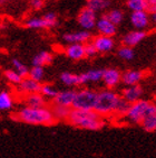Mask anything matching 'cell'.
I'll return each mask as SVG.
<instances>
[{
    "instance_id": "1",
    "label": "cell",
    "mask_w": 156,
    "mask_h": 158,
    "mask_svg": "<svg viewBox=\"0 0 156 158\" xmlns=\"http://www.w3.org/2000/svg\"><path fill=\"white\" fill-rule=\"evenodd\" d=\"M12 118L17 121L33 126H53L57 122L51 111V108L48 106L40 108L24 106Z\"/></svg>"
},
{
    "instance_id": "2",
    "label": "cell",
    "mask_w": 156,
    "mask_h": 158,
    "mask_svg": "<svg viewBox=\"0 0 156 158\" xmlns=\"http://www.w3.org/2000/svg\"><path fill=\"white\" fill-rule=\"evenodd\" d=\"M66 121L72 127L86 130H99L105 127L106 120L94 110L70 109Z\"/></svg>"
},
{
    "instance_id": "3",
    "label": "cell",
    "mask_w": 156,
    "mask_h": 158,
    "mask_svg": "<svg viewBox=\"0 0 156 158\" xmlns=\"http://www.w3.org/2000/svg\"><path fill=\"white\" fill-rule=\"evenodd\" d=\"M120 99V94L111 89H106L97 92V100L94 111H96L103 118L114 116L115 109Z\"/></svg>"
},
{
    "instance_id": "4",
    "label": "cell",
    "mask_w": 156,
    "mask_h": 158,
    "mask_svg": "<svg viewBox=\"0 0 156 158\" xmlns=\"http://www.w3.org/2000/svg\"><path fill=\"white\" fill-rule=\"evenodd\" d=\"M156 113V106L154 102L148 100H141L136 101L134 103L129 104V108L127 110L125 118L132 123H141L142 120L147 114H153Z\"/></svg>"
},
{
    "instance_id": "5",
    "label": "cell",
    "mask_w": 156,
    "mask_h": 158,
    "mask_svg": "<svg viewBox=\"0 0 156 158\" xmlns=\"http://www.w3.org/2000/svg\"><path fill=\"white\" fill-rule=\"evenodd\" d=\"M97 100V92L90 89H83L77 91L75 94V99L72 102V109L77 110H94Z\"/></svg>"
},
{
    "instance_id": "6",
    "label": "cell",
    "mask_w": 156,
    "mask_h": 158,
    "mask_svg": "<svg viewBox=\"0 0 156 158\" xmlns=\"http://www.w3.org/2000/svg\"><path fill=\"white\" fill-rule=\"evenodd\" d=\"M58 25V17L55 12H47L41 17L30 18L25 23V26L30 29H48Z\"/></svg>"
},
{
    "instance_id": "7",
    "label": "cell",
    "mask_w": 156,
    "mask_h": 158,
    "mask_svg": "<svg viewBox=\"0 0 156 158\" xmlns=\"http://www.w3.org/2000/svg\"><path fill=\"white\" fill-rule=\"evenodd\" d=\"M77 20L81 29L90 31L92 29L95 28L97 20V14L94 12L93 10H90L87 7H84V8H81V10L78 14Z\"/></svg>"
},
{
    "instance_id": "8",
    "label": "cell",
    "mask_w": 156,
    "mask_h": 158,
    "mask_svg": "<svg viewBox=\"0 0 156 158\" xmlns=\"http://www.w3.org/2000/svg\"><path fill=\"white\" fill-rule=\"evenodd\" d=\"M131 21L132 25L138 31H145L150 27V15L146 10L143 11H133L131 15Z\"/></svg>"
},
{
    "instance_id": "9",
    "label": "cell",
    "mask_w": 156,
    "mask_h": 158,
    "mask_svg": "<svg viewBox=\"0 0 156 158\" xmlns=\"http://www.w3.org/2000/svg\"><path fill=\"white\" fill-rule=\"evenodd\" d=\"M122 80V73L117 69H106L103 70L102 81L104 82L107 89L113 90L120 83Z\"/></svg>"
},
{
    "instance_id": "10",
    "label": "cell",
    "mask_w": 156,
    "mask_h": 158,
    "mask_svg": "<svg viewBox=\"0 0 156 158\" xmlns=\"http://www.w3.org/2000/svg\"><path fill=\"white\" fill-rule=\"evenodd\" d=\"M95 28L97 29L99 35H103V36L113 37L117 33V26H115L113 23H111L104 15L96 20Z\"/></svg>"
},
{
    "instance_id": "11",
    "label": "cell",
    "mask_w": 156,
    "mask_h": 158,
    "mask_svg": "<svg viewBox=\"0 0 156 158\" xmlns=\"http://www.w3.org/2000/svg\"><path fill=\"white\" fill-rule=\"evenodd\" d=\"M63 38L67 44H86L92 40V34L88 31L81 29L74 33L65 34Z\"/></svg>"
},
{
    "instance_id": "12",
    "label": "cell",
    "mask_w": 156,
    "mask_h": 158,
    "mask_svg": "<svg viewBox=\"0 0 156 158\" xmlns=\"http://www.w3.org/2000/svg\"><path fill=\"white\" fill-rule=\"evenodd\" d=\"M93 45L95 46L97 53H108L113 51L115 47V40L113 37L109 36H103V35H98L94 38Z\"/></svg>"
},
{
    "instance_id": "13",
    "label": "cell",
    "mask_w": 156,
    "mask_h": 158,
    "mask_svg": "<svg viewBox=\"0 0 156 158\" xmlns=\"http://www.w3.org/2000/svg\"><path fill=\"white\" fill-rule=\"evenodd\" d=\"M142 95H143V89L139 84L137 85H131L127 86L126 89H124L122 91L120 97L123 98L124 100L127 101L128 103H134L136 101L141 100Z\"/></svg>"
},
{
    "instance_id": "14",
    "label": "cell",
    "mask_w": 156,
    "mask_h": 158,
    "mask_svg": "<svg viewBox=\"0 0 156 158\" xmlns=\"http://www.w3.org/2000/svg\"><path fill=\"white\" fill-rule=\"evenodd\" d=\"M40 88H41L40 82H36V81L29 79L28 76L24 77L22 81L18 84L19 93L24 95L31 94V93H38V92H40Z\"/></svg>"
},
{
    "instance_id": "15",
    "label": "cell",
    "mask_w": 156,
    "mask_h": 158,
    "mask_svg": "<svg viewBox=\"0 0 156 158\" xmlns=\"http://www.w3.org/2000/svg\"><path fill=\"white\" fill-rule=\"evenodd\" d=\"M147 36V33L145 31H138L135 29L133 31H129L123 37L122 43L124 46H128V47H134V46L138 45L142 40H144V38Z\"/></svg>"
},
{
    "instance_id": "16",
    "label": "cell",
    "mask_w": 156,
    "mask_h": 158,
    "mask_svg": "<svg viewBox=\"0 0 156 158\" xmlns=\"http://www.w3.org/2000/svg\"><path fill=\"white\" fill-rule=\"evenodd\" d=\"M144 72L143 71H135V70H128L122 74V80L120 82H123L126 86L131 85H137L141 83V81L144 79Z\"/></svg>"
},
{
    "instance_id": "17",
    "label": "cell",
    "mask_w": 156,
    "mask_h": 158,
    "mask_svg": "<svg viewBox=\"0 0 156 158\" xmlns=\"http://www.w3.org/2000/svg\"><path fill=\"white\" fill-rule=\"evenodd\" d=\"M76 91L74 90H66L63 92H58L57 95L54 98V104L60 106H66V108H70L72 109V102L75 99Z\"/></svg>"
},
{
    "instance_id": "18",
    "label": "cell",
    "mask_w": 156,
    "mask_h": 158,
    "mask_svg": "<svg viewBox=\"0 0 156 158\" xmlns=\"http://www.w3.org/2000/svg\"><path fill=\"white\" fill-rule=\"evenodd\" d=\"M65 54L72 61H80L85 57L84 44H69L65 49Z\"/></svg>"
},
{
    "instance_id": "19",
    "label": "cell",
    "mask_w": 156,
    "mask_h": 158,
    "mask_svg": "<svg viewBox=\"0 0 156 158\" xmlns=\"http://www.w3.org/2000/svg\"><path fill=\"white\" fill-rule=\"evenodd\" d=\"M25 103H26V106L40 108V106H47V101H46V98H44L38 92V93H31V94L25 95Z\"/></svg>"
},
{
    "instance_id": "20",
    "label": "cell",
    "mask_w": 156,
    "mask_h": 158,
    "mask_svg": "<svg viewBox=\"0 0 156 158\" xmlns=\"http://www.w3.org/2000/svg\"><path fill=\"white\" fill-rule=\"evenodd\" d=\"M60 80L67 86H79L83 85L80 74H74L70 72H64L60 75Z\"/></svg>"
},
{
    "instance_id": "21",
    "label": "cell",
    "mask_w": 156,
    "mask_h": 158,
    "mask_svg": "<svg viewBox=\"0 0 156 158\" xmlns=\"http://www.w3.org/2000/svg\"><path fill=\"white\" fill-rule=\"evenodd\" d=\"M54 60V56L53 54L47 51H42V52L38 53L37 55H35V57L33 58V66H46V65H49L51 64Z\"/></svg>"
},
{
    "instance_id": "22",
    "label": "cell",
    "mask_w": 156,
    "mask_h": 158,
    "mask_svg": "<svg viewBox=\"0 0 156 158\" xmlns=\"http://www.w3.org/2000/svg\"><path fill=\"white\" fill-rule=\"evenodd\" d=\"M111 0H87V8L93 10L94 12H100L105 11L111 7Z\"/></svg>"
},
{
    "instance_id": "23",
    "label": "cell",
    "mask_w": 156,
    "mask_h": 158,
    "mask_svg": "<svg viewBox=\"0 0 156 158\" xmlns=\"http://www.w3.org/2000/svg\"><path fill=\"white\" fill-rule=\"evenodd\" d=\"M80 76L81 81H83V85L89 82H99V81H102L103 70H90L85 72V73H81Z\"/></svg>"
},
{
    "instance_id": "24",
    "label": "cell",
    "mask_w": 156,
    "mask_h": 158,
    "mask_svg": "<svg viewBox=\"0 0 156 158\" xmlns=\"http://www.w3.org/2000/svg\"><path fill=\"white\" fill-rule=\"evenodd\" d=\"M14 108V97L7 91L0 92V110L7 111Z\"/></svg>"
},
{
    "instance_id": "25",
    "label": "cell",
    "mask_w": 156,
    "mask_h": 158,
    "mask_svg": "<svg viewBox=\"0 0 156 158\" xmlns=\"http://www.w3.org/2000/svg\"><path fill=\"white\" fill-rule=\"evenodd\" d=\"M139 125L147 132H154L156 130V113L145 116Z\"/></svg>"
},
{
    "instance_id": "26",
    "label": "cell",
    "mask_w": 156,
    "mask_h": 158,
    "mask_svg": "<svg viewBox=\"0 0 156 158\" xmlns=\"http://www.w3.org/2000/svg\"><path fill=\"white\" fill-rule=\"evenodd\" d=\"M104 16H105L111 23H113L115 26L120 25L124 20V12L119 9H111V10H109L107 14H105Z\"/></svg>"
},
{
    "instance_id": "27",
    "label": "cell",
    "mask_w": 156,
    "mask_h": 158,
    "mask_svg": "<svg viewBox=\"0 0 156 158\" xmlns=\"http://www.w3.org/2000/svg\"><path fill=\"white\" fill-rule=\"evenodd\" d=\"M51 111L54 113L55 119L59 121V120H66L67 117L69 114V111H70V108H66V106H51Z\"/></svg>"
},
{
    "instance_id": "28",
    "label": "cell",
    "mask_w": 156,
    "mask_h": 158,
    "mask_svg": "<svg viewBox=\"0 0 156 158\" xmlns=\"http://www.w3.org/2000/svg\"><path fill=\"white\" fill-rule=\"evenodd\" d=\"M39 93L44 98H46V99L54 100V98L57 95L58 91L50 84H41V88H40V92Z\"/></svg>"
},
{
    "instance_id": "29",
    "label": "cell",
    "mask_w": 156,
    "mask_h": 158,
    "mask_svg": "<svg viewBox=\"0 0 156 158\" xmlns=\"http://www.w3.org/2000/svg\"><path fill=\"white\" fill-rule=\"evenodd\" d=\"M44 75H45V71L41 66H33V69H30L28 73V77L36 82H41Z\"/></svg>"
},
{
    "instance_id": "30",
    "label": "cell",
    "mask_w": 156,
    "mask_h": 158,
    "mask_svg": "<svg viewBox=\"0 0 156 158\" xmlns=\"http://www.w3.org/2000/svg\"><path fill=\"white\" fill-rule=\"evenodd\" d=\"M129 10L133 11H143L146 10V3L145 0H127L126 2Z\"/></svg>"
},
{
    "instance_id": "31",
    "label": "cell",
    "mask_w": 156,
    "mask_h": 158,
    "mask_svg": "<svg viewBox=\"0 0 156 158\" xmlns=\"http://www.w3.org/2000/svg\"><path fill=\"white\" fill-rule=\"evenodd\" d=\"M12 65H14L15 71L22 77V79H24V77H27L28 73H29V70H28V67L26 66L22 62H20L19 60H17V58H14V60H12Z\"/></svg>"
},
{
    "instance_id": "32",
    "label": "cell",
    "mask_w": 156,
    "mask_h": 158,
    "mask_svg": "<svg viewBox=\"0 0 156 158\" xmlns=\"http://www.w3.org/2000/svg\"><path fill=\"white\" fill-rule=\"evenodd\" d=\"M3 75H5L7 81L9 83H11V84L18 85L22 81V77L15 70H6L3 72Z\"/></svg>"
},
{
    "instance_id": "33",
    "label": "cell",
    "mask_w": 156,
    "mask_h": 158,
    "mask_svg": "<svg viewBox=\"0 0 156 158\" xmlns=\"http://www.w3.org/2000/svg\"><path fill=\"white\" fill-rule=\"evenodd\" d=\"M118 56H119L122 60L124 61H132L133 58H134V51H133L132 47H128V46H122L119 49H118Z\"/></svg>"
},
{
    "instance_id": "34",
    "label": "cell",
    "mask_w": 156,
    "mask_h": 158,
    "mask_svg": "<svg viewBox=\"0 0 156 158\" xmlns=\"http://www.w3.org/2000/svg\"><path fill=\"white\" fill-rule=\"evenodd\" d=\"M129 104L127 101H125L123 99V98L120 97L119 101H118V103H117L116 106V109H115V113L114 116H118V117H125V114H126L127 110H128L129 108Z\"/></svg>"
},
{
    "instance_id": "35",
    "label": "cell",
    "mask_w": 156,
    "mask_h": 158,
    "mask_svg": "<svg viewBox=\"0 0 156 158\" xmlns=\"http://www.w3.org/2000/svg\"><path fill=\"white\" fill-rule=\"evenodd\" d=\"M84 47H85V57H94L95 55H97L96 48H95V46L93 45V43H86L84 44Z\"/></svg>"
},
{
    "instance_id": "36",
    "label": "cell",
    "mask_w": 156,
    "mask_h": 158,
    "mask_svg": "<svg viewBox=\"0 0 156 158\" xmlns=\"http://www.w3.org/2000/svg\"><path fill=\"white\" fill-rule=\"evenodd\" d=\"M146 3V11L150 15L156 14V0H145Z\"/></svg>"
},
{
    "instance_id": "37",
    "label": "cell",
    "mask_w": 156,
    "mask_h": 158,
    "mask_svg": "<svg viewBox=\"0 0 156 158\" xmlns=\"http://www.w3.org/2000/svg\"><path fill=\"white\" fill-rule=\"evenodd\" d=\"M29 5L33 10H40L45 6V0H30Z\"/></svg>"
},
{
    "instance_id": "38",
    "label": "cell",
    "mask_w": 156,
    "mask_h": 158,
    "mask_svg": "<svg viewBox=\"0 0 156 158\" xmlns=\"http://www.w3.org/2000/svg\"><path fill=\"white\" fill-rule=\"evenodd\" d=\"M8 1H9V0H0V7H1V6H5V5H6V3L8 2Z\"/></svg>"
}]
</instances>
